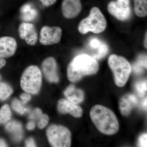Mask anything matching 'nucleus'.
<instances>
[{"instance_id": "obj_1", "label": "nucleus", "mask_w": 147, "mask_h": 147, "mask_svg": "<svg viewBox=\"0 0 147 147\" xmlns=\"http://www.w3.org/2000/svg\"><path fill=\"white\" fill-rule=\"evenodd\" d=\"M99 70L96 59L87 54L74 58L67 68V78L70 82H78L84 76L95 74Z\"/></svg>"}, {"instance_id": "obj_2", "label": "nucleus", "mask_w": 147, "mask_h": 147, "mask_svg": "<svg viewBox=\"0 0 147 147\" xmlns=\"http://www.w3.org/2000/svg\"><path fill=\"white\" fill-rule=\"evenodd\" d=\"M90 116L94 125L101 133L111 135L119 131L118 119L109 108L101 105H94L90 110Z\"/></svg>"}, {"instance_id": "obj_3", "label": "nucleus", "mask_w": 147, "mask_h": 147, "mask_svg": "<svg viewBox=\"0 0 147 147\" xmlns=\"http://www.w3.org/2000/svg\"><path fill=\"white\" fill-rule=\"evenodd\" d=\"M107 21L98 7H94L91 9L90 14L79 23L78 30L83 34L89 32L99 34L105 30Z\"/></svg>"}, {"instance_id": "obj_4", "label": "nucleus", "mask_w": 147, "mask_h": 147, "mask_svg": "<svg viewBox=\"0 0 147 147\" xmlns=\"http://www.w3.org/2000/svg\"><path fill=\"white\" fill-rule=\"evenodd\" d=\"M108 63L114 74L117 86L120 87L124 86L128 81L131 72L130 63L123 57L114 54L109 57Z\"/></svg>"}, {"instance_id": "obj_5", "label": "nucleus", "mask_w": 147, "mask_h": 147, "mask_svg": "<svg viewBox=\"0 0 147 147\" xmlns=\"http://www.w3.org/2000/svg\"><path fill=\"white\" fill-rule=\"evenodd\" d=\"M20 83L25 92L33 94L38 93L42 83V74L39 68L36 65L27 67L21 76Z\"/></svg>"}, {"instance_id": "obj_6", "label": "nucleus", "mask_w": 147, "mask_h": 147, "mask_svg": "<svg viewBox=\"0 0 147 147\" xmlns=\"http://www.w3.org/2000/svg\"><path fill=\"white\" fill-rule=\"evenodd\" d=\"M46 134L48 141L52 147L71 146V132L65 127L52 125L47 128Z\"/></svg>"}, {"instance_id": "obj_7", "label": "nucleus", "mask_w": 147, "mask_h": 147, "mask_svg": "<svg viewBox=\"0 0 147 147\" xmlns=\"http://www.w3.org/2000/svg\"><path fill=\"white\" fill-rule=\"evenodd\" d=\"M108 10L113 16L121 21H126L131 14L130 0H116L108 3Z\"/></svg>"}, {"instance_id": "obj_8", "label": "nucleus", "mask_w": 147, "mask_h": 147, "mask_svg": "<svg viewBox=\"0 0 147 147\" xmlns=\"http://www.w3.org/2000/svg\"><path fill=\"white\" fill-rule=\"evenodd\" d=\"M62 34V30L60 27L44 26L40 33V42L44 45L57 44L61 41Z\"/></svg>"}, {"instance_id": "obj_9", "label": "nucleus", "mask_w": 147, "mask_h": 147, "mask_svg": "<svg viewBox=\"0 0 147 147\" xmlns=\"http://www.w3.org/2000/svg\"><path fill=\"white\" fill-rule=\"evenodd\" d=\"M19 37L24 40L28 45L33 46L38 40L37 33L34 26L31 23L23 22L18 28Z\"/></svg>"}, {"instance_id": "obj_10", "label": "nucleus", "mask_w": 147, "mask_h": 147, "mask_svg": "<svg viewBox=\"0 0 147 147\" xmlns=\"http://www.w3.org/2000/svg\"><path fill=\"white\" fill-rule=\"evenodd\" d=\"M42 69L45 79L50 83H58L59 76L57 71V65L54 58H46L42 64Z\"/></svg>"}, {"instance_id": "obj_11", "label": "nucleus", "mask_w": 147, "mask_h": 147, "mask_svg": "<svg viewBox=\"0 0 147 147\" xmlns=\"http://www.w3.org/2000/svg\"><path fill=\"white\" fill-rule=\"evenodd\" d=\"M81 0H63L61 9L65 18L71 19L78 16L82 10Z\"/></svg>"}, {"instance_id": "obj_12", "label": "nucleus", "mask_w": 147, "mask_h": 147, "mask_svg": "<svg viewBox=\"0 0 147 147\" xmlns=\"http://www.w3.org/2000/svg\"><path fill=\"white\" fill-rule=\"evenodd\" d=\"M17 47V42L13 38L10 36L0 37V59L13 56Z\"/></svg>"}, {"instance_id": "obj_13", "label": "nucleus", "mask_w": 147, "mask_h": 147, "mask_svg": "<svg viewBox=\"0 0 147 147\" xmlns=\"http://www.w3.org/2000/svg\"><path fill=\"white\" fill-rule=\"evenodd\" d=\"M57 110L61 114H69L76 118L81 117L83 113L81 107L65 99L58 101Z\"/></svg>"}, {"instance_id": "obj_14", "label": "nucleus", "mask_w": 147, "mask_h": 147, "mask_svg": "<svg viewBox=\"0 0 147 147\" xmlns=\"http://www.w3.org/2000/svg\"><path fill=\"white\" fill-rule=\"evenodd\" d=\"M138 103V99L134 94H127L123 96L119 101V110L124 116H128Z\"/></svg>"}, {"instance_id": "obj_15", "label": "nucleus", "mask_w": 147, "mask_h": 147, "mask_svg": "<svg viewBox=\"0 0 147 147\" xmlns=\"http://www.w3.org/2000/svg\"><path fill=\"white\" fill-rule=\"evenodd\" d=\"M64 95L67 100L74 104H80L84 101V94L82 90L76 88L73 85H70L67 87L64 92Z\"/></svg>"}, {"instance_id": "obj_16", "label": "nucleus", "mask_w": 147, "mask_h": 147, "mask_svg": "<svg viewBox=\"0 0 147 147\" xmlns=\"http://www.w3.org/2000/svg\"><path fill=\"white\" fill-rule=\"evenodd\" d=\"M5 128L8 132L12 134L14 140L19 141L22 139L23 131L22 125L20 123L17 121H11L7 123Z\"/></svg>"}, {"instance_id": "obj_17", "label": "nucleus", "mask_w": 147, "mask_h": 147, "mask_svg": "<svg viewBox=\"0 0 147 147\" xmlns=\"http://www.w3.org/2000/svg\"><path fill=\"white\" fill-rule=\"evenodd\" d=\"M21 18L25 21H32L37 17V11L32 8L30 5L27 4L23 5L21 9Z\"/></svg>"}, {"instance_id": "obj_18", "label": "nucleus", "mask_w": 147, "mask_h": 147, "mask_svg": "<svg viewBox=\"0 0 147 147\" xmlns=\"http://www.w3.org/2000/svg\"><path fill=\"white\" fill-rule=\"evenodd\" d=\"M134 11L138 17L147 16V0H134Z\"/></svg>"}, {"instance_id": "obj_19", "label": "nucleus", "mask_w": 147, "mask_h": 147, "mask_svg": "<svg viewBox=\"0 0 147 147\" xmlns=\"http://www.w3.org/2000/svg\"><path fill=\"white\" fill-rule=\"evenodd\" d=\"M13 92V90L10 86L5 83H0V99L5 100Z\"/></svg>"}, {"instance_id": "obj_20", "label": "nucleus", "mask_w": 147, "mask_h": 147, "mask_svg": "<svg viewBox=\"0 0 147 147\" xmlns=\"http://www.w3.org/2000/svg\"><path fill=\"white\" fill-rule=\"evenodd\" d=\"M11 112L7 104L3 105L0 109V124L6 122L10 119Z\"/></svg>"}, {"instance_id": "obj_21", "label": "nucleus", "mask_w": 147, "mask_h": 147, "mask_svg": "<svg viewBox=\"0 0 147 147\" xmlns=\"http://www.w3.org/2000/svg\"><path fill=\"white\" fill-rule=\"evenodd\" d=\"M147 85L146 80L140 81L135 84V89L140 97H143L145 95L147 91Z\"/></svg>"}, {"instance_id": "obj_22", "label": "nucleus", "mask_w": 147, "mask_h": 147, "mask_svg": "<svg viewBox=\"0 0 147 147\" xmlns=\"http://www.w3.org/2000/svg\"><path fill=\"white\" fill-rule=\"evenodd\" d=\"M12 108L13 110L21 115H23L24 113L25 110L22 104L19 100L15 99L12 102Z\"/></svg>"}, {"instance_id": "obj_23", "label": "nucleus", "mask_w": 147, "mask_h": 147, "mask_svg": "<svg viewBox=\"0 0 147 147\" xmlns=\"http://www.w3.org/2000/svg\"><path fill=\"white\" fill-rule=\"evenodd\" d=\"M49 117L46 114H43L40 117L38 123V126L40 129L44 128L48 124Z\"/></svg>"}, {"instance_id": "obj_24", "label": "nucleus", "mask_w": 147, "mask_h": 147, "mask_svg": "<svg viewBox=\"0 0 147 147\" xmlns=\"http://www.w3.org/2000/svg\"><path fill=\"white\" fill-rule=\"evenodd\" d=\"M147 135L146 133L142 134L138 140V146L139 147H147Z\"/></svg>"}, {"instance_id": "obj_25", "label": "nucleus", "mask_w": 147, "mask_h": 147, "mask_svg": "<svg viewBox=\"0 0 147 147\" xmlns=\"http://www.w3.org/2000/svg\"><path fill=\"white\" fill-rule=\"evenodd\" d=\"M42 115V112L41 110L39 108H36L34 111L33 113H32L30 116V118L34 119H39L40 117Z\"/></svg>"}, {"instance_id": "obj_26", "label": "nucleus", "mask_w": 147, "mask_h": 147, "mask_svg": "<svg viewBox=\"0 0 147 147\" xmlns=\"http://www.w3.org/2000/svg\"><path fill=\"white\" fill-rule=\"evenodd\" d=\"M42 4L45 7H49L53 5L56 3L57 0H39Z\"/></svg>"}, {"instance_id": "obj_27", "label": "nucleus", "mask_w": 147, "mask_h": 147, "mask_svg": "<svg viewBox=\"0 0 147 147\" xmlns=\"http://www.w3.org/2000/svg\"><path fill=\"white\" fill-rule=\"evenodd\" d=\"M20 98L22 100L23 103H26L29 101L31 99V96L28 93H25L22 94L20 96Z\"/></svg>"}, {"instance_id": "obj_28", "label": "nucleus", "mask_w": 147, "mask_h": 147, "mask_svg": "<svg viewBox=\"0 0 147 147\" xmlns=\"http://www.w3.org/2000/svg\"><path fill=\"white\" fill-rule=\"evenodd\" d=\"M26 147H36L34 140L32 138L27 139L26 141Z\"/></svg>"}, {"instance_id": "obj_29", "label": "nucleus", "mask_w": 147, "mask_h": 147, "mask_svg": "<svg viewBox=\"0 0 147 147\" xmlns=\"http://www.w3.org/2000/svg\"><path fill=\"white\" fill-rule=\"evenodd\" d=\"M35 125L34 122L32 121L29 122L27 125V128L29 130H32L35 128Z\"/></svg>"}, {"instance_id": "obj_30", "label": "nucleus", "mask_w": 147, "mask_h": 147, "mask_svg": "<svg viewBox=\"0 0 147 147\" xmlns=\"http://www.w3.org/2000/svg\"><path fill=\"white\" fill-rule=\"evenodd\" d=\"M6 63V62L4 59H0V69L4 67ZM1 79V74H0V79Z\"/></svg>"}, {"instance_id": "obj_31", "label": "nucleus", "mask_w": 147, "mask_h": 147, "mask_svg": "<svg viewBox=\"0 0 147 147\" xmlns=\"http://www.w3.org/2000/svg\"><path fill=\"white\" fill-rule=\"evenodd\" d=\"M7 146V145L5 141L2 139H0V147Z\"/></svg>"}, {"instance_id": "obj_32", "label": "nucleus", "mask_w": 147, "mask_h": 147, "mask_svg": "<svg viewBox=\"0 0 147 147\" xmlns=\"http://www.w3.org/2000/svg\"><path fill=\"white\" fill-rule=\"evenodd\" d=\"M142 107H143L144 109H146L147 108V98H146L142 101Z\"/></svg>"}, {"instance_id": "obj_33", "label": "nucleus", "mask_w": 147, "mask_h": 147, "mask_svg": "<svg viewBox=\"0 0 147 147\" xmlns=\"http://www.w3.org/2000/svg\"><path fill=\"white\" fill-rule=\"evenodd\" d=\"M147 33H146V36H145L144 42V46H145V48H147Z\"/></svg>"}]
</instances>
